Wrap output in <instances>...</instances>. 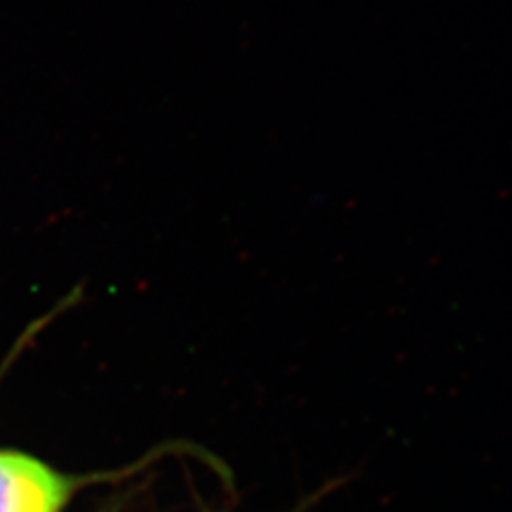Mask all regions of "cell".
I'll list each match as a JSON object with an SVG mask.
<instances>
[{
    "instance_id": "obj_1",
    "label": "cell",
    "mask_w": 512,
    "mask_h": 512,
    "mask_svg": "<svg viewBox=\"0 0 512 512\" xmlns=\"http://www.w3.org/2000/svg\"><path fill=\"white\" fill-rule=\"evenodd\" d=\"M74 480L29 454L0 450V512H59Z\"/></svg>"
}]
</instances>
